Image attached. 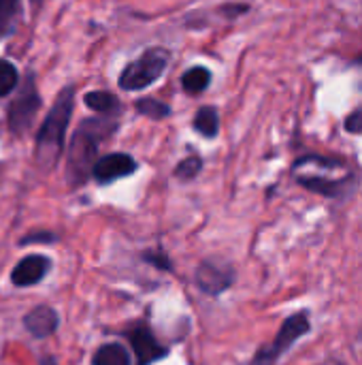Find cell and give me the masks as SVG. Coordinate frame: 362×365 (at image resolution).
<instances>
[{
	"instance_id": "1",
	"label": "cell",
	"mask_w": 362,
	"mask_h": 365,
	"mask_svg": "<svg viewBox=\"0 0 362 365\" xmlns=\"http://www.w3.org/2000/svg\"><path fill=\"white\" fill-rule=\"evenodd\" d=\"M73 107H75V88L64 86L60 90V94L55 96L53 107L49 109L47 118L43 120V124L36 133L34 160L43 171L53 169L62 156L68 122L73 115Z\"/></svg>"
},
{
	"instance_id": "2",
	"label": "cell",
	"mask_w": 362,
	"mask_h": 365,
	"mask_svg": "<svg viewBox=\"0 0 362 365\" xmlns=\"http://www.w3.org/2000/svg\"><path fill=\"white\" fill-rule=\"evenodd\" d=\"M115 128H117V122L113 118H90L77 126V130L70 137L68 171H66L68 184L73 188L81 186L92 175V167L98 160V145Z\"/></svg>"
},
{
	"instance_id": "3",
	"label": "cell",
	"mask_w": 362,
	"mask_h": 365,
	"mask_svg": "<svg viewBox=\"0 0 362 365\" xmlns=\"http://www.w3.org/2000/svg\"><path fill=\"white\" fill-rule=\"evenodd\" d=\"M171 53L164 47H149L145 49L137 60H132L119 75L117 83L122 90L126 92H137V90H145L151 83H156L166 66H169Z\"/></svg>"
},
{
	"instance_id": "4",
	"label": "cell",
	"mask_w": 362,
	"mask_h": 365,
	"mask_svg": "<svg viewBox=\"0 0 362 365\" xmlns=\"http://www.w3.org/2000/svg\"><path fill=\"white\" fill-rule=\"evenodd\" d=\"M312 331V321L307 317V312H294L292 317H288L284 321V325L280 327L275 340L269 346H262L250 365H275L301 338H305Z\"/></svg>"
},
{
	"instance_id": "5",
	"label": "cell",
	"mask_w": 362,
	"mask_h": 365,
	"mask_svg": "<svg viewBox=\"0 0 362 365\" xmlns=\"http://www.w3.org/2000/svg\"><path fill=\"white\" fill-rule=\"evenodd\" d=\"M41 109V94L36 90L34 83V73L28 71L26 79L21 81L19 94L11 101L9 105V113H6V122H9V130L13 135H23L32 128L34 118Z\"/></svg>"
},
{
	"instance_id": "6",
	"label": "cell",
	"mask_w": 362,
	"mask_h": 365,
	"mask_svg": "<svg viewBox=\"0 0 362 365\" xmlns=\"http://www.w3.org/2000/svg\"><path fill=\"white\" fill-rule=\"evenodd\" d=\"M297 182L326 199H346L354 190V175L344 173V175H326V173H299Z\"/></svg>"
},
{
	"instance_id": "7",
	"label": "cell",
	"mask_w": 362,
	"mask_h": 365,
	"mask_svg": "<svg viewBox=\"0 0 362 365\" xmlns=\"http://www.w3.org/2000/svg\"><path fill=\"white\" fill-rule=\"evenodd\" d=\"M137 171V160L130 154L113 152L102 158H98L92 167V178L98 184H111L115 180H122L126 175H132Z\"/></svg>"
},
{
	"instance_id": "8",
	"label": "cell",
	"mask_w": 362,
	"mask_h": 365,
	"mask_svg": "<svg viewBox=\"0 0 362 365\" xmlns=\"http://www.w3.org/2000/svg\"><path fill=\"white\" fill-rule=\"evenodd\" d=\"M235 282V272L226 263L203 261L196 269V284L207 295H220Z\"/></svg>"
},
{
	"instance_id": "9",
	"label": "cell",
	"mask_w": 362,
	"mask_h": 365,
	"mask_svg": "<svg viewBox=\"0 0 362 365\" xmlns=\"http://www.w3.org/2000/svg\"><path fill=\"white\" fill-rule=\"evenodd\" d=\"M51 269V261L43 255L23 257L11 272V282L15 287H32L38 284Z\"/></svg>"
},
{
	"instance_id": "10",
	"label": "cell",
	"mask_w": 362,
	"mask_h": 365,
	"mask_svg": "<svg viewBox=\"0 0 362 365\" xmlns=\"http://www.w3.org/2000/svg\"><path fill=\"white\" fill-rule=\"evenodd\" d=\"M128 340H130V346L137 355L139 365H151L166 355V349L151 336V331L147 327H134L128 334Z\"/></svg>"
},
{
	"instance_id": "11",
	"label": "cell",
	"mask_w": 362,
	"mask_h": 365,
	"mask_svg": "<svg viewBox=\"0 0 362 365\" xmlns=\"http://www.w3.org/2000/svg\"><path fill=\"white\" fill-rule=\"evenodd\" d=\"M60 321H58V312L49 306H36L34 310H30L23 319V327L30 331V336L34 338H47L51 334H55Z\"/></svg>"
},
{
	"instance_id": "12",
	"label": "cell",
	"mask_w": 362,
	"mask_h": 365,
	"mask_svg": "<svg viewBox=\"0 0 362 365\" xmlns=\"http://www.w3.org/2000/svg\"><path fill=\"white\" fill-rule=\"evenodd\" d=\"M21 6L23 0H0V41L9 38L15 32L21 15Z\"/></svg>"
},
{
	"instance_id": "13",
	"label": "cell",
	"mask_w": 362,
	"mask_h": 365,
	"mask_svg": "<svg viewBox=\"0 0 362 365\" xmlns=\"http://www.w3.org/2000/svg\"><path fill=\"white\" fill-rule=\"evenodd\" d=\"M83 103L87 109L96 111V113H102V115H113L119 111V101L115 94L107 92V90H94V92H87L83 96Z\"/></svg>"
},
{
	"instance_id": "14",
	"label": "cell",
	"mask_w": 362,
	"mask_h": 365,
	"mask_svg": "<svg viewBox=\"0 0 362 365\" xmlns=\"http://www.w3.org/2000/svg\"><path fill=\"white\" fill-rule=\"evenodd\" d=\"M194 130L207 139H213L218 133H220V113L215 107H201L194 115V122H192Z\"/></svg>"
},
{
	"instance_id": "15",
	"label": "cell",
	"mask_w": 362,
	"mask_h": 365,
	"mask_svg": "<svg viewBox=\"0 0 362 365\" xmlns=\"http://www.w3.org/2000/svg\"><path fill=\"white\" fill-rule=\"evenodd\" d=\"M211 83V73L205 66H192L181 75V86L190 94H201L209 88Z\"/></svg>"
},
{
	"instance_id": "16",
	"label": "cell",
	"mask_w": 362,
	"mask_h": 365,
	"mask_svg": "<svg viewBox=\"0 0 362 365\" xmlns=\"http://www.w3.org/2000/svg\"><path fill=\"white\" fill-rule=\"evenodd\" d=\"M92 365H130V357H128V351L124 346L105 344L94 353Z\"/></svg>"
},
{
	"instance_id": "17",
	"label": "cell",
	"mask_w": 362,
	"mask_h": 365,
	"mask_svg": "<svg viewBox=\"0 0 362 365\" xmlns=\"http://www.w3.org/2000/svg\"><path fill=\"white\" fill-rule=\"evenodd\" d=\"M134 109L145 115V118H151V120H164L171 115V107L158 98H151V96H143L134 103Z\"/></svg>"
},
{
	"instance_id": "18",
	"label": "cell",
	"mask_w": 362,
	"mask_h": 365,
	"mask_svg": "<svg viewBox=\"0 0 362 365\" xmlns=\"http://www.w3.org/2000/svg\"><path fill=\"white\" fill-rule=\"evenodd\" d=\"M17 83H19L17 68L13 66V62L0 58V98L2 96H9L17 88Z\"/></svg>"
},
{
	"instance_id": "19",
	"label": "cell",
	"mask_w": 362,
	"mask_h": 365,
	"mask_svg": "<svg viewBox=\"0 0 362 365\" xmlns=\"http://www.w3.org/2000/svg\"><path fill=\"white\" fill-rule=\"evenodd\" d=\"M203 169V160L201 156H188L183 158L177 167H175V178L179 180H194Z\"/></svg>"
},
{
	"instance_id": "20",
	"label": "cell",
	"mask_w": 362,
	"mask_h": 365,
	"mask_svg": "<svg viewBox=\"0 0 362 365\" xmlns=\"http://www.w3.org/2000/svg\"><path fill=\"white\" fill-rule=\"evenodd\" d=\"M344 128H346L348 133H352V135H362V107L354 109V111L346 118Z\"/></svg>"
},
{
	"instance_id": "21",
	"label": "cell",
	"mask_w": 362,
	"mask_h": 365,
	"mask_svg": "<svg viewBox=\"0 0 362 365\" xmlns=\"http://www.w3.org/2000/svg\"><path fill=\"white\" fill-rule=\"evenodd\" d=\"M220 11H222L226 17H239L241 13H247L250 6H247V4H224Z\"/></svg>"
},
{
	"instance_id": "22",
	"label": "cell",
	"mask_w": 362,
	"mask_h": 365,
	"mask_svg": "<svg viewBox=\"0 0 362 365\" xmlns=\"http://www.w3.org/2000/svg\"><path fill=\"white\" fill-rule=\"evenodd\" d=\"M147 259L151 261V265H158V267H162V269H169V267H171L166 259H160V257H147Z\"/></svg>"
},
{
	"instance_id": "23",
	"label": "cell",
	"mask_w": 362,
	"mask_h": 365,
	"mask_svg": "<svg viewBox=\"0 0 362 365\" xmlns=\"http://www.w3.org/2000/svg\"><path fill=\"white\" fill-rule=\"evenodd\" d=\"M41 240H53V235H51V233H45V235H30V237L23 240V244H28V242H41Z\"/></svg>"
},
{
	"instance_id": "24",
	"label": "cell",
	"mask_w": 362,
	"mask_h": 365,
	"mask_svg": "<svg viewBox=\"0 0 362 365\" xmlns=\"http://www.w3.org/2000/svg\"><path fill=\"white\" fill-rule=\"evenodd\" d=\"M41 365H58V364H55V359H53V357H43V359H41Z\"/></svg>"
},
{
	"instance_id": "25",
	"label": "cell",
	"mask_w": 362,
	"mask_h": 365,
	"mask_svg": "<svg viewBox=\"0 0 362 365\" xmlns=\"http://www.w3.org/2000/svg\"><path fill=\"white\" fill-rule=\"evenodd\" d=\"M322 365H344L341 361H329V364H322Z\"/></svg>"
},
{
	"instance_id": "26",
	"label": "cell",
	"mask_w": 362,
	"mask_h": 365,
	"mask_svg": "<svg viewBox=\"0 0 362 365\" xmlns=\"http://www.w3.org/2000/svg\"><path fill=\"white\" fill-rule=\"evenodd\" d=\"M32 2H41V0H32Z\"/></svg>"
}]
</instances>
